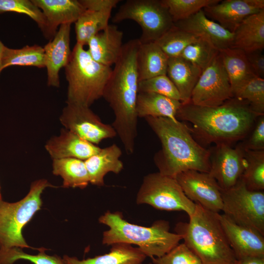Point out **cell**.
I'll return each mask as SVG.
<instances>
[{"label": "cell", "instance_id": "obj_1", "mask_svg": "<svg viewBox=\"0 0 264 264\" xmlns=\"http://www.w3.org/2000/svg\"><path fill=\"white\" fill-rule=\"evenodd\" d=\"M140 44L138 39L123 44L102 97L113 111L114 119L112 126L129 155L134 151L137 135L138 117L136 103L139 80L137 55Z\"/></svg>", "mask_w": 264, "mask_h": 264}, {"label": "cell", "instance_id": "obj_2", "mask_svg": "<svg viewBox=\"0 0 264 264\" xmlns=\"http://www.w3.org/2000/svg\"><path fill=\"white\" fill-rule=\"evenodd\" d=\"M260 115L247 101L233 97L217 107L181 103L176 118L191 124V132L207 144L231 145L246 137Z\"/></svg>", "mask_w": 264, "mask_h": 264}, {"label": "cell", "instance_id": "obj_3", "mask_svg": "<svg viewBox=\"0 0 264 264\" xmlns=\"http://www.w3.org/2000/svg\"><path fill=\"white\" fill-rule=\"evenodd\" d=\"M144 119L161 144L154 157L158 172L175 178L188 170L209 172L210 150L196 141L186 124L167 117Z\"/></svg>", "mask_w": 264, "mask_h": 264}, {"label": "cell", "instance_id": "obj_4", "mask_svg": "<svg viewBox=\"0 0 264 264\" xmlns=\"http://www.w3.org/2000/svg\"><path fill=\"white\" fill-rule=\"evenodd\" d=\"M219 213L196 203L193 214L187 222L175 227L184 243L200 259L202 264H236L237 259L231 248L219 219Z\"/></svg>", "mask_w": 264, "mask_h": 264}, {"label": "cell", "instance_id": "obj_5", "mask_svg": "<svg viewBox=\"0 0 264 264\" xmlns=\"http://www.w3.org/2000/svg\"><path fill=\"white\" fill-rule=\"evenodd\" d=\"M98 220L109 228L103 233V244L135 245L152 259L166 254L182 240L180 235L170 231L169 223L164 220H157L149 227L143 226L127 221L120 212L110 211L101 215Z\"/></svg>", "mask_w": 264, "mask_h": 264}, {"label": "cell", "instance_id": "obj_6", "mask_svg": "<svg viewBox=\"0 0 264 264\" xmlns=\"http://www.w3.org/2000/svg\"><path fill=\"white\" fill-rule=\"evenodd\" d=\"M64 68L68 83L66 103L88 107L103 97L112 71L111 67L95 61L77 43Z\"/></svg>", "mask_w": 264, "mask_h": 264}, {"label": "cell", "instance_id": "obj_7", "mask_svg": "<svg viewBox=\"0 0 264 264\" xmlns=\"http://www.w3.org/2000/svg\"><path fill=\"white\" fill-rule=\"evenodd\" d=\"M48 187H54L42 179L32 183L27 195L20 201L9 203L0 199V250L13 247L40 248L29 246L22 235V230L35 214L41 208V195Z\"/></svg>", "mask_w": 264, "mask_h": 264}, {"label": "cell", "instance_id": "obj_8", "mask_svg": "<svg viewBox=\"0 0 264 264\" xmlns=\"http://www.w3.org/2000/svg\"><path fill=\"white\" fill-rule=\"evenodd\" d=\"M130 20L141 27V43L154 42L173 25L167 8L161 0H127L112 19L114 23Z\"/></svg>", "mask_w": 264, "mask_h": 264}, {"label": "cell", "instance_id": "obj_9", "mask_svg": "<svg viewBox=\"0 0 264 264\" xmlns=\"http://www.w3.org/2000/svg\"><path fill=\"white\" fill-rule=\"evenodd\" d=\"M136 203L161 210L184 211L189 217L196 208V203L186 197L175 177L159 172L144 176L136 195Z\"/></svg>", "mask_w": 264, "mask_h": 264}, {"label": "cell", "instance_id": "obj_10", "mask_svg": "<svg viewBox=\"0 0 264 264\" xmlns=\"http://www.w3.org/2000/svg\"><path fill=\"white\" fill-rule=\"evenodd\" d=\"M222 211L235 223L264 236V192L248 190L241 178L233 187L221 190Z\"/></svg>", "mask_w": 264, "mask_h": 264}, {"label": "cell", "instance_id": "obj_11", "mask_svg": "<svg viewBox=\"0 0 264 264\" xmlns=\"http://www.w3.org/2000/svg\"><path fill=\"white\" fill-rule=\"evenodd\" d=\"M232 97L229 79L219 52L202 71L190 102L197 106L217 107Z\"/></svg>", "mask_w": 264, "mask_h": 264}, {"label": "cell", "instance_id": "obj_12", "mask_svg": "<svg viewBox=\"0 0 264 264\" xmlns=\"http://www.w3.org/2000/svg\"><path fill=\"white\" fill-rule=\"evenodd\" d=\"M60 120L66 129L95 145L117 135L112 125L102 122L89 107L67 104Z\"/></svg>", "mask_w": 264, "mask_h": 264}, {"label": "cell", "instance_id": "obj_13", "mask_svg": "<svg viewBox=\"0 0 264 264\" xmlns=\"http://www.w3.org/2000/svg\"><path fill=\"white\" fill-rule=\"evenodd\" d=\"M175 178L191 201L212 212L222 211V189L209 173L188 170L179 173Z\"/></svg>", "mask_w": 264, "mask_h": 264}, {"label": "cell", "instance_id": "obj_14", "mask_svg": "<svg viewBox=\"0 0 264 264\" xmlns=\"http://www.w3.org/2000/svg\"><path fill=\"white\" fill-rule=\"evenodd\" d=\"M210 151L209 173L222 190L234 186L241 178L245 168L244 149L242 144L235 148L225 144L215 145Z\"/></svg>", "mask_w": 264, "mask_h": 264}, {"label": "cell", "instance_id": "obj_15", "mask_svg": "<svg viewBox=\"0 0 264 264\" xmlns=\"http://www.w3.org/2000/svg\"><path fill=\"white\" fill-rule=\"evenodd\" d=\"M219 217L237 260L249 257H264V235L235 223L224 214H219Z\"/></svg>", "mask_w": 264, "mask_h": 264}, {"label": "cell", "instance_id": "obj_16", "mask_svg": "<svg viewBox=\"0 0 264 264\" xmlns=\"http://www.w3.org/2000/svg\"><path fill=\"white\" fill-rule=\"evenodd\" d=\"M71 24L60 26L56 34L44 47L47 85L60 86L59 71L68 64L71 54L70 47Z\"/></svg>", "mask_w": 264, "mask_h": 264}, {"label": "cell", "instance_id": "obj_17", "mask_svg": "<svg viewBox=\"0 0 264 264\" xmlns=\"http://www.w3.org/2000/svg\"><path fill=\"white\" fill-rule=\"evenodd\" d=\"M43 12L46 22L44 36L51 40L59 26L75 23L86 10L78 0H32Z\"/></svg>", "mask_w": 264, "mask_h": 264}, {"label": "cell", "instance_id": "obj_18", "mask_svg": "<svg viewBox=\"0 0 264 264\" xmlns=\"http://www.w3.org/2000/svg\"><path fill=\"white\" fill-rule=\"evenodd\" d=\"M174 23L182 30L208 40L219 50L232 46L234 33L209 19L203 9Z\"/></svg>", "mask_w": 264, "mask_h": 264}, {"label": "cell", "instance_id": "obj_19", "mask_svg": "<svg viewBox=\"0 0 264 264\" xmlns=\"http://www.w3.org/2000/svg\"><path fill=\"white\" fill-rule=\"evenodd\" d=\"M45 148L52 159L75 158L83 160L96 154L101 149L66 129H62L59 136L51 138Z\"/></svg>", "mask_w": 264, "mask_h": 264}, {"label": "cell", "instance_id": "obj_20", "mask_svg": "<svg viewBox=\"0 0 264 264\" xmlns=\"http://www.w3.org/2000/svg\"><path fill=\"white\" fill-rule=\"evenodd\" d=\"M123 33L116 25L109 24L90 39L87 50L97 63L111 67L118 60L123 46Z\"/></svg>", "mask_w": 264, "mask_h": 264}, {"label": "cell", "instance_id": "obj_21", "mask_svg": "<svg viewBox=\"0 0 264 264\" xmlns=\"http://www.w3.org/2000/svg\"><path fill=\"white\" fill-rule=\"evenodd\" d=\"M203 11L209 19L234 33L246 17L261 10L252 6L247 0H225L207 6Z\"/></svg>", "mask_w": 264, "mask_h": 264}, {"label": "cell", "instance_id": "obj_22", "mask_svg": "<svg viewBox=\"0 0 264 264\" xmlns=\"http://www.w3.org/2000/svg\"><path fill=\"white\" fill-rule=\"evenodd\" d=\"M122 155L120 148L113 144L100 150L96 154L84 160L87 169L89 183L101 187L105 185L104 177L110 172L115 174L123 170V162L120 159Z\"/></svg>", "mask_w": 264, "mask_h": 264}, {"label": "cell", "instance_id": "obj_23", "mask_svg": "<svg viewBox=\"0 0 264 264\" xmlns=\"http://www.w3.org/2000/svg\"><path fill=\"white\" fill-rule=\"evenodd\" d=\"M202 71L180 56L169 58L166 75L177 88L182 104L190 102L192 91Z\"/></svg>", "mask_w": 264, "mask_h": 264}, {"label": "cell", "instance_id": "obj_24", "mask_svg": "<svg viewBox=\"0 0 264 264\" xmlns=\"http://www.w3.org/2000/svg\"><path fill=\"white\" fill-rule=\"evenodd\" d=\"M231 47L245 52L264 48V10L246 17L234 32Z\"/></svg>", "mask_w": 264, "mask_h": 264}, {"label": "cell", "instance_id": "obj_25", "mask_svg": "<svg viewBox=\"0 0 264 264\" xmlns=\"http://www.w3.org/2000/svg\"><path fill=\"white\" fill-rule=\"evenodd\" d=\"M111 246L109 253L82 260L75 257L63 256L65 264H144L146 256L137 247L118 243Z\"/></svg>", "mask_w": 264, "mask_h": 264}, {"label": "cell", "instance_id": "obj_26", "mask_svg": "<svg viewBox=\"0 0 264 264\" xmlns=\"http://www.w3.org/2000/svg\"><path fill=\"white\" fill-rule=\"evenodd\" d=\"M181 105L180 101L157 93L139 92L136 110L138 117H163L177 120L176 115Z\"/></svg>", "mask_w": 264, "mask_h": 264}, {"label": "cell", "instance_id": "obj_27", "mask_svg": "<svg viewBox=\"0 0 264 264\" xmlns=\"http://www.w3.org/2000/svg\"><path fill=\"white\" fill-rule=\"evenodd\" d=\"M168 59L155 42L140 43L137 55L139 81L166 75Z\"/></svg>", "mask_w": 264, "mask_h": 264}, {"label": "cell", "instance_id": "obj_28", "mask_svg": "<svg viewBox=\"0 0 264 264\" xmlns=\"http://www.w3.org/2000/svg\"><path fill=\"white\" fill-rule=\"evenodd\" d=\"M219 51L229 79L233 95L256 75L250 68L243 50L229 47Z\"/></svg>", "mask_w": 264, "mask_h": 264}, {"label": "cell", "instance_id": "obj_29", "mask_svg": "<svg viewBox=\"0 0 264 264\" xmlns=\"http://www.w3.org/2000/svg\"><path fill=\"white\" fill-rule=\"evenodd\" d=\"M52 173L63 179V187L84 189L89 183L84 160L75 158L53 159Z\"/></svg>", "mask_w": 264, "mask_h": 264}, {"label": "cell", "instance_id": "obj_30", "mask_svg": "<svg viewBox=\"0 0 264 264\" xmlns=\"http://www.w3.org/2000/svg\"><path fill=\"white\" fill-rule=\"evenodd\" d=\"M111 11L86 9L74 23L76 43L87 45L91 38L105 29L109 24Z\"/></svg>", "mask_w": 264, "mask_h": 264}, {"label": "cell", "instance_id": "obj_31", "mask_svg": "<svg viewBox=\"0 0 264 264\" xmlns=\"http://www.w3.org/2000/svg\"><path fill=\"white\" fill-rule=\"evenodd\" d=\"M14 66L45 67L44 47L37 44L27 45L19 49L5 46L2 57V69Z\"/></svg>", "mask_w": 264, "mask_h": 264}, {"label": "cell", "instance_id": "obj_32", "mask_svg": "<svg viewBox=\"0 0 264 264\" xmlns=\"http://www.w3.org/2000/svg\"><path fill=\"white\" fill-rule=\"evenodd\" d=\"M245 165L241 179L250 191L264 190V150H244Z\"/></svg>", "mask_w": 264, "mask_h": 264}, {"label": "cell", "instance_id": "obj_33", "mask_svg": "<svg viewBox=\"0 0 264 264\" xmlns=\"http://www.w3.org/2000/svg\"><path fill=\"white\" fill-rule=\"evenodd\" d=\"M197 36L174 25L154 42L169 58L180 56L183 50L197 41Z\"/></svg>", "mask_w": 264, "mask_h": 264}, {"label": "cell", "instance_id": "obj_34", "mask_svg": "<svg viewBox=\"0 0 264 264\" xmlns=\"http://www.w3.org/2000/svg\"><path fill=\"white\" fill-rule=\"evenodd\" d=\"M219 52V50L208 40L199 37L197 41L186 46L180 57L203 71Z\"/></svg>", "mask_w": 264, "mask_h": 264}, {"label": "cell", "instance_id": "obj_35", "mask_svg": "<svg viewBox=\"0 0 264 264\" xmlns=\"http://www.w3.org/2000/svg\"><path fill=\"white\" fill-rule=\"evenodd\" d=\"M233 97L245 100L251 109L264 115V79L254 76L233 94Z\"/></svg>", "mask_w": 264, "mask_h": 264}, {"label": "cell", "instance_id": "obj_36", "mask_svg": "<svg viewBox=\"0 0 264 264\" xmlns=\"http://www.w3.org/2000/svg\"><path fill=\"white\" fill-rule=\"evenodd\" d=\"M220 0H161L167 8L174 23L185 20Z\"/></svg>", "mask_w": 264, "mask_h": 264}, {"label": "cell", "instance_id": "obj_37", "mask_svg": "<svg viewBox=\"0 0 264 264\" xmlns=\"http://www.w3.org/2000/svg\"><path fill=\"white\" fill-rule=\"evenodd\" d=\"M46 250L41 247L37 255L26 253L20 247L0 250V264H13L20 259L28 260L33 264H65L63 259L59 256L47 255L45 253Z\"/></svg>", "mask_w": 264, "mask_h": 264}, {"label": "cell", "instance_id": "obj_38", "mask_svg": "<svg viewBox=\"0 0 264 264\" xmlns=\"http://www.w3.org/2000/svg\"><path fill=\"white\" fill-rule=\"evenodd\" d=\"M15 12L24 14L34 21L44 35L46 30V22L42 10L29 0H0V14Z\"/></svg>", "mask_w": 264, "mask_h": 264}, {"label": "cell", "instance_id": "obj_39", "mask_svg": "<svg viewBox=\"0 0 264 264\" xmlns=\"http://www.w3.org/2000/svg\"><path fill=\"white\" fill-rule=\"evenodd\" d=\"M152 92L180 101L179 93L167 75L139 81L138 92Z\"/></svg>", "mask_w": 264, "mask_h": 264}, {"label": "cell", "instance_id": "obj_40", "mask_svg": "<svg viewBox=\"0 0 264 264\" xmlns=\"http://www.w3.org/2000/svg\"><path fill=\"white\" fill-rule=\"evenodd\" d=\"M152 260V264H202L198 257L184 243H179L166 254Z\"/></svg>", "mask_w": 264, "mask_h": 264}, {"label": "cell", "instance_id": "obj_41", "mask_svg": "<svg viewBox=\"0 0 264 264\" xmlns=\"http://www.w3.org/2000/svg\"><path fill=\"white\" fill-rule=\"evenodd\" d=\"M247 139L241 143L244 150H264V115L259 116Z\"/></svg>", "mask_w": 264, "mask_h": 264}, {"label": "cell", "instance_id": "obj_42", "mask_svg": "<svg viewBox=\"0 0 264 264\" xmlns=\"http://www.w3.org/2000/svg\"><path fill=\"white\" fill-rule=\"evenodd\" d=\"M263 50L245 52L246 56L253 73L258 77H264V55Z\"/></svg>", "mask_w": 264, "mask_h": 264}, {"label": "cell", "instance_id": "obj_43", "mask_svg": "<svg viewBox=\"0 0 264 264\" xmlns=\"http://www.w3.org/2000/svg\"><path fill=\"white\" fill-rule=\"evenodd\" d=\"M87 10H112L120 2V0H80Z\"/></svg>", "mask_w": 264, "mask_h": 264}, {"label": "cell", "instance_id": "obj_44", "mask_svg": "<svg viewBox=\"0 0 264 264\" xmlns=\"http://www.w3.org/2000/svg\"><path fill=\"white\" fill-rule=\"evenodd\" d=\"M236 264H264V257H249L237 260Z\"/></svg>", "mask_w": 264, "mask_h": 264}, {"label": "cell", "instance_id": "obj_45", "mask_svg": "<svg viewBox=\"0 0 264 264\" xmlns=\"http://www.w3.org/2000/svg\"><path fill=\"white\" fill-rule=\"evenodd\" d=\"M5 45L1 42L0 40V75L1 72L2 71V57L3 52L4 49Z\"/></svg>", "mask_w": 264, "mask_h": 264}, {"label": "cell", "instance_id": "obj_46", "mask_svg": "<svg viewBox=\"0 0 264 264\" xmlns=\"http://www.w3.org/2000/svg\"><path fill=\"white\" fill-rule=\"evenodd\" d=\"M1 199V194H0V199Z\"/></svg>", "mask_w": 264, "mask_h": 264}, {"label": "cell", "instance_id": "obj_47", "mask_svg": "<svg viewBox=\"0 0 264 264\" xmlns=\"http://www.w3.org/2000/svg\"><path fill=\"white\" fill-rule=\"evenodd\" d=\"M152 264V263H149V264Z\"/></svg>", "mask_w": 264, "mask_h": 264}]
</instances>
